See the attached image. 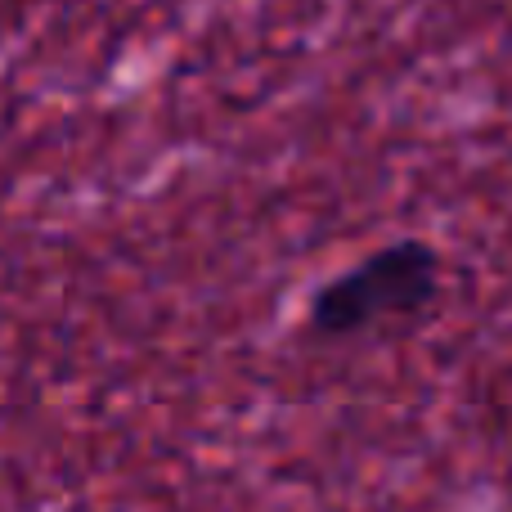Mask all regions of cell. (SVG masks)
<instances>
[{"instance_id": "obj_1", "label": "cell", "mask_w": 512, "mask_h": 512, "mask_svg": "<svg viewBox=\"0 0 512 512\" xmlns=\"http://www.w3.org/2000/svg\"><path fill=\"white\" fill-rule=\"evenodd\" d=\"M441 252L427 239H396L360 256L306 301V333L319 342L364 337L382 324L414 319L441 297Z\"/></svg>"}]
</instances>
